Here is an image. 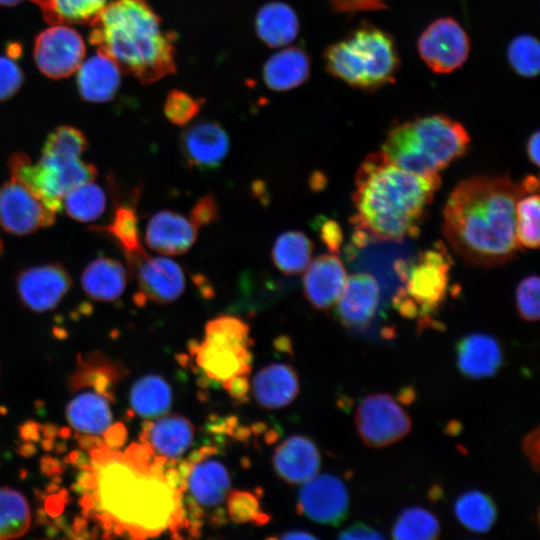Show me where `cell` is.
Here are the masks:
<instances>
[{"label": "cell", "mask_w": 540, "mask_h": 540, "mask_svg": "<svg viewBox=\"0 0 540 540\" xmlns=\"http://www.w3.org/2000/svg\"><path fill=\"white\" fill-rule=\"evenodd\" d=\"M417 48L421 59L433 72L447 74L465 63L470 41L455 19L444 17L427 26L418 39Z\"/></svg>", "instance_id": "13"}, {"label": "cell", "mask_w": 540, "mask_h": 540, "mask_svg": "<svg viewBox=\"0 0 540 540\" xmlns=\"http://www.w3.org/2000/svg\"><path fill=\"white\" fill-rule=\"evenodd\" d=\"M527 193L509 174L477 175L461 180L443 209V234L464 261L478 266L502 265L521 251L515 209Z\"/></svg>", "instance_id": "2"}, {"label": "cell", "mask_w": 540, "mask_h": 540, "mask_svg": "<svg viewBox=\"0 0 540 540\" xmlns=\"http://www.w3.org/2000/svg\"><path fill=\"white\" fill-rule=\"evenodd\" d=\"M249 326L239 317L221 315L207 322L203 340L190 346L195 362L212 382L225 383L236 376H248L252 355Z\"/></svg>", "instance_id": "8"}, {"label": "cell", "mask_w": 540, "mask_h": 540, "mask_svg": "<svg viewBox=\"0 0 540 540\" xmlns=\"http://www.w3.org/2000/svg\"><path fill=\"white\" fill-rule=\"evenodd\" d=\"M510 66L522 76L532 78L538 75L540 67V47L538 40L531 35L515 37L507 49Z\"/></svg>", "instance_id": "40"}, {"label": "cell", "mask_w": 540, "mask_h": 540, "mask_svg": "<svg viewBox=\"0 0 540 540\" xmlns=\"http://www.w3.org/2000/svg\"><path fill=\"white\" fill-rule=\"evenodd\" d=\"M440 532L436 514L424 507H409L396 518L391 535L397 540H434Z\"/></svg>", "instance_id": "37"}, {"label": "cell", "mask_w": 540, "mask_h": 540, "mask_svg": "<svg viewBox=\"0 0 540 540\" xmlns=\"http://www.w3.org/2000/svg\"><path fill=\"white\" fill-rule=\"evenodd\" d=\"M539 277L535 274L522 279L516 288V308L526 321L539 319Z\"/></svg>", "instance_id": "44"}, {"label": "cell", "mask_w": 540, "mask_h": 540, "mask_svg": "<svg viewBox=\"0 0 540 540\" xmlns=\"http://www.w3.org/2000/svg\"><path fill=\"white\" fill-rule=\"evenodd\" d=\"M219 217V205L212 193L200 197L190 212V221L197 227L207 226Z\"/></svg>", "instance_id": "46"}, {"label": "cell", "mask_w": 540, "mask_h": 540, "mask_svg": "<svg viewBox=\"0 0 540 540\" xmlns=\"http://www.w3.org/2000/svg\"><path fill=\"white\" fill-rule=\"evenodd\" d=\"M346 279L345 267L335 253L320 255L304 271V295L315 309L327 310L335 305Z\"/></svg>", "instance_id": "20"}, {"label": "cell", "mask_w": 540, "mask_h": 540, "mask_svg": "<svg viewBox=\"0 0 540 540\" xmlns=\"http://www.w3.org/2000/svg\"><path fill=\"white\" fill-rule=\"evenodd\" d=\"M144 443L124 453L106 448L92 453L85 477L88 506L103 527L132 538L172 535L187 528L178 468Z\"/></svg>", "instance_id": "1"}, {"label": "cell", "mask_w": 540, "mask_h": 540, "mask_svg": "<svg viewBox=\"0 0 540 540\" xmlns=\"http://www.w3.org/2000/svg\"><path fill=\"white\" fill-rule=\"evenodd\" d=\"M127 268L118 260L99 256L81 274V286L93 300L110 302L118 299L127 284Z\"/></svg>", "instance_id": "28"}, {"label": "cell", "mask_w": 540, "mask_h": 540, "mask_svg": "<svg viewBox=\"0 0 540 540\" xmlns=\"http://www.w3.org/2000/svg\"><path fill=\"white\" fill-rule=\"evenodd\" d=\"M77 71V90L85 101H110L120 87L121 70L113 60L101 53L82 62Z\"/></svg>", "instance_id": "25"}, {"label": "cell", "mask_w": 540, "mask_h": 540, "mask_svg": "<svg viewBox=\"0 0 540 540\" xmlns=\"http://www.w3.org/2000/svg\"><path fill=\"white\" fill-rule=\"evenodd\" d=\"M89 24V42L97 52L142 84L175 73V36L163 30L147 0H112Z\"/></svg>", "instance_id": "4"}, {"label": "cell", "mask_w": 540, "mask_h": 540, "mask_svg": "<svg viewBox=\"0 0 540 540\" xmlns=\"http://www.w3.org/2000/svg\"><path fill=\"white\" fill-rule=\"evenodd\" d=\"M228 394L239 401H244L249 391L248 376H236L222 384Z\"/></svg>", "instance_id": "51"}, {"label": "cell", "mask_w": 540, "mask_h": 540, "mask_svg": "<svg viewBox=\"0 0 540 540\" xmlns=\"http://www.w3.org/2000/svg\"><path fill=\"white\" fill-rule=\"evenodd\" d=\"M82 36L73 28L56 24L41 31L34 40L33 57L40 72L51 79L71 76L85 57Z\"/></svg>", "instance_id": "12"}, {"label": "cell", "mask_w": 540, "mask_h": 540, "mask_svg": "<svg viewBox=\"0 0 540 540\" xmlns=\"http://www.w3.org/2000/svg\"><path fill=\"white\" fill-rule=\"evenodd\" d=\"M181 153L189 167L213 170L229 151L226 131L216 122L199 121L186 128L180 138Z\"/></svg>", "instance_id": "19"}, {"label": "cell", "mask_w": 540, "mask_h": 540, "mask_svg": "<svg viewBox=\"0 0 540 540\" xmlns=\"http://www.w3.org/2000/svg\"><path fill=\"white\" fill-rule=\"evenodd\" d=\"M274 468L285 481L301 484L314 477L321 464L319 450L308 437L295 435L287 438L275 450Z\"/></svg>", "instance_id": "23"}, {"label": "cell", "mask_w": 540, "mask_h": 540, "mask_svg": "<svg viewBox=\"0 0 540 540\" xmlns=\"http://www.w3.org/2000/svg\"><path fill=\"white\" fill-rule=\"evenodd\" d=\"M72 286L67 269L58 262L21 270L15 278L19 300L34 312L55 308Z\"/></svg>", "instance_id": "15"}, {"label": "cell", "mask_w": 540, "mask_h": 540, "mask_svg": "<svg viewBox=\"0 0 540 540\" xmlns=\"http://www.w3.org/2000/svg\"><path fill=\"white\" fill-rule=\"evenodd\" d=\"M355 422L363 442L381 448L403 439L411 430V419L387 393H375L359 404Z\"/></svg>", "instance_id": "11"}, {"label": "cell", "mask_w": 540, "mask_h": 540, "mask_svg": "<svg viewBox=\"0 0 540 540\" xmlns=\"http://www.w3.org/2000/svg\"><path fill=\"white\" fill-rule=\"evenodd\" d=\"M55 212L27 186L10 177L0 186V227L24 236L54 224Z\"/></svg>", "instance_id": "14"}, {"label": "cell", "mask_w": 540, "mask_h": 540, "mask_svg": "<svg viewBox=\"0 0 540 540\" xmlns=\"http://www.w3.org/2000/svg\"><path fill=\"white\" fill-rule=\"evenodd\" d=\"M279 538L282 539V540H284V539H288V540H293V539H315L316 536L311 534V533H308L307 531L294 530V531H289L287 533L282 534Z\"/></svg>", "instance_id": "53"}, {"label": "cell", "mask_w": 540, "mask_h": 540, "mask_svg": "<svg viewBox=\"0 0 540 540\" xmlns=\"http://www.w3.org/2000/svg\"><path fill=\"white\" fill-rule=\"evenodd\" d=\"M194 438L191 422L177 414L149 421L143 429L141 440L152 452L165 460L182 456Z\"/></svg>", "instance_id": "24"}, {"label": "cell", "mask_w": 540, "mask_h": 540, "mask_svg": "<svg viewBox=\"0 0 540 540\" xmlns=\"http://www.w3.org/2000/svg\"><path fill=\"white\" fill-rule=\"evenodd\" d=\"M470 137L462 124L433 114L391 127L381 151L398 167L422 176H439L468 150Z\"/></svg>", "instance_id": "5"}, {"label": "cell", "mask_w": 540, "mask_h": 540, "mask_svg": "<svg viewBox=\"0 0 540 540\" xmlns=\"http://www.w3.org/2000/svg\"><path fill=\"white\" fill-rule=\"evenodd\" d=\"M10 177L31 189L55 213L61 211L64 196L76 186L92 181L97 170L80 157L43 155L32 163L28 155L14 153L8 160Z\"/></svg>", "instance_id": "9"}, {"label": "cell", "mask_w": 540, "mask_h": 540, "mask_svg": "<svg viewBox=\"0 0 540 540\" xmlns=\"http://www.w3.org/2000/svg\"><path fill=\"white\" fill-rule=\"evenodd\" d=\"M539 142H540L539 132L536 131L530 135L527 145H526L527 156L530 162L534 164L535 166H539V157H540Z\"/></svg>", "instance_id": "52"}, {"label": "cell", "mask_w": 540, "mask_h": 540, "mask_svg": "<svg viewBox=\"0 0 540 540\" xmlns=\"http://www.w3.org/2000/svg\"><path fill=\"white\" fill-rule=\"evenodd\" d=\"M259 38L270 47L291 43L299 31L298 18L285 3L271 2L260 8L255 20Z\"/></svg>", "instance_id": "31"}, {"label": "cell", "mask_w": 540, "mask_h": 540, "mask_svg": "<svg viewBox=\"0 0 540 540\" xmlns=\"http://www.w3.org/2000/svg\"><path fill=\"white\" fill-rule=\"evenodd\" d=\"M138 291L135 300L142 304L152 301L168 304L177 300L185 290L186 279L181 266L162 256L146 255L134 267Z\"/></svg>", "instance_id": "17"}, {"label": "cell", "mask_w": 540, "mask_h": 540, "mask_svg": "<svg viewBox=\"0 0 540 540\" xmlns=\"http://www.w3.org/2000/svg\"><path fill=\"white\" fill-rule=\"evenodd\" d=\"M23 0H0V6H14L22 2Z\"/></svg>", "instance_id": "54"}, {"label": "cell", "mask_w": 540, "mask_h": 540, "mask_svg": "<svg viewBox=\"0 0 540 540\" xmlns=\"http://www.w3.org/2000/svg\"><path fill=\"white\" fill-rule=\"evenodd\" d=\"M339 539L342 540H351V539H384V535H382L378 530L374 529L373 527L361 523L356 522L353 523L351 526L345 528L341 533L338 535Z\"/></svg>", "instance_id": "49"}, {"label": "cell", "mask_w": 540, "mask_h": 540, "mask_svg": "<svg viewBox=\"0 0 540 540\" xmlns=\"http://www.w3.org/2000/svg\"><path fill=\"white\" fill-rule=\"evenodd\" d=\"M522 196L515 209L516 237L521 246L535 249L539 246V195Z\"/></svg>", "instance_id": "39"}, {"label": "cell", "mask_w": 540, "mask_h": 540, "mask_svg": "<svg viewBox=\"0 0 540 540\" xmlns=\"http://www.w3.org/2000/svg\"><path fill=\"white\" fill-rule=\"evenodd\" d=\"M312 241L301 231L291 230L280 234L271 250L274 266L291 276L303 273L311 262Z\"/></svg>", "instance_id": "32"}, {"label": "cell", "mask_w": 540, "mask_h": 540, "mask_svg": "<svg viewBox=\"0 0 540 540\" xmlns=\"http://www.w3.org/2000/svg\"><path fill=\"white\" fill-rule=\"evenodd\" d=\"M456 363L461 374L470 379L494 376L504 363L499 341L486 333H471L456 344Z\"/></svg>", "instance_id": "22"}, {"label": "cell", "mask_w": 540, "mask_h": 540, "mask_svg": "<svg viewBox=\"0 0 540 540\" xmlns=\"http://www.w3.org/2000/svg\"><path fill=\"white\" fill-rule=\"evenodd\" d=\"M227 509L230 518L239 524L248 522L264 524L268 521L267 514L260 509L258 498L249 491L236 490L229 492Z\"/></svg>", "instance_id": "42"}, {"label": "cell", "mask_w": 540, "mask_h": 540, "mask_svg": "<svg viewBox=\"0 0 540 540\" xmlns=\"http://www.w3.org/2000/svg\"><path fill=\"white\" fill-rule=\"evenodd\" d=\"M310 61L300 48L289 47L272 55L263 67L265 84L274 91H287L309 77Z\"/></svg>", "instance_id": "29"}, {"label": "cell", "mask_w": 540, "mask_h": 540, "mask_svg": "<svg viewBox=\"0 0 540 540\" xmlns=\"http://www.w3.org/2000/svg\"><path fill=\"white\" fill-rule=\"evenodd\" d=\"M252 391L263 407L276 409L290 404L299 391L298 377L286 364H271L254 377Z\"/></svg>", "instance_id": "27"}, {"label": "cell", "mask_w": 540, "mask_h": 540, "mask_svg": "<svg viewBox=\"0 0 540 540\" xmlns=\"http://www.w3.org/2000/svg\"><path fill=\"white\" fill-rule=\"evenodd\" d=\"M539 438V427L537 426L529 431L522 440L523 452L535 471H538L539 468Z\"/></svg>", "instance_id": "50"}, {"label": "cell", "mask_w": 540, "mask_h": 540, "mask_svg": "<svg viewBox=\"0 0 540 540\" xmlns=\"http://www.w3.org/2000/svg\"><path fill=\"white\" fill-rule=\"evenodd\" d=\"M3 250H4V244H3V241L0 239V256L3 253Z\"/></svg>", "instance_id": "55"}, {"label": "cell", "mask_w": 540, "mask_h": 540, "mask_svg": "<svg viewBox=\"0 0 540 540\" xmlns=\"http://www.w3.org/2000/svg\"><path fill=\"white\" fill-rule=\"evenodd\" d=\"M202 100H198L181 90H172L168 93L164 114L175 125L189 123L200 111Z\"/></svg>", "instance_id": "43"}, {"label": "cell", "mask_w": 540, "mask_h": 540, "mask_svg": "<svg viewBox=\"0 0 540 540\" xmlns=\"http://www.w3.org/2000/svg\"><path fill=\"white\" fill-rule=\"evenodd\" d=\"M107 204L103 188L92 181L70 190L63 198L62 207L67 215L79 222H92L105 212Z\"/></svg>", "instance_id": "36"}, {"label": "cell", "mask_w": 540, "mask_h": 540, "mask_svg": "<svg viewBox=\"0 0 540 540\" xmlns=\"http://www.w3.org/2000/svg\"><path fill=\"white\" fill-rule=\"evenodd\" d=\"M327 71L346 84L365 91L394 82L400 59L393 38L364 23L324 52Z\"/></svg>", "instance_id": "6"}, {"label": "cell", "mask_w": 540, "mask_h": 540, "mask_svg": "<svg viewBox=\"0 0 540 540\" xmlns=\"http://www.w3.org/2000/svg\"><path fill=\"white\" fill-rule=\"evenodd\" d=\"M299 512L320 524L337 526L349 511V493L343 481L332 474L304 482L298 497Z\"/></svg>", "instance_id": "16"}, {"label": "cell", "mask_w": 540, "mask_h": 540, "mask_svg": "<svg viewBox=\"0 0 540 540\" xmlns=\"http://www.w3.org/2000/svg\"><path fill=\"white\" fill-rule=\"evenodd\" d=\"M197 239V227L182 214L161 210L149 220L145 231L147 246L160 254L177 256L188 252Z\"/></svg>", "instance_id": "21"}, {"label": "cell", "mask_w": 540, "mask_h": 540, "mask_svg": "<svg viewBox=\"0 0 540 540\" xmlns=\"http://www.w3.org/2000/svg\"><path fill=\"white\" fill-rule=\"evenodd\" d=\"M451 263L442 243L413 259L397 260L394 269L402 286L393 296L394 308L405 318L417 319L421 328L435 326L433 316L446 298Z\"/></svg>", "instance_id": "7"}, {"label": "cell", "mask_w": 540, "mask_h": 540, "mask_svg": "<svg viewBox=\"0 0 540 540\" xmlns=\"http://www.w3.org/2000/svg\"><path fill=\"white\" fill-rule=\"evenodd\" d=\"M214 447H203L191 458L179 465L181 476L183 507L187 529L194 536L202 526L203 509H216L227 498L230 490V476L225 465L210 458Z\"/></svg>", "instance_id": "10"}, {"label": "cell", "mask_w": 540, "mask_h": 540, "mask_svg": "<svg viewBox=\"0 0 540 540\" xmlns=\"http://www.w3.org/2000/svg\"><path fill=\"white\" fill-rule=\"evenodd\" d=\"M322 243L330 253H338L343 243V232L339 223L333 219H325L319 226Z\"/></svg>", "instance_id": "48"}, {"label": "cell", "mask_w": 540, "mask_h": 540, "mask_svg": "<svg viewBox=\"0 0 540 540\" xmlns=\"http://www.w3.org/2000/svg\"><path fill=\"white\" fill-rule=\"evenodd\" d=\"M67 419L81 433L102 434L110 428L112 422L109 402L100 392L80 393L69 402Z\"/></svg>", "instance_id": "30"}, {"label": "cell", "mask_w": 540, "mask_h": 540, "mask_svg": "<svg viewBox=\"0 0 540 540\" xmlns=\"http://www.w3.org/2000/svg\"><path fill=\"white\" fill-rule=\"evenodd\" d=\"M90 230L107 236L116 244L126 259L130 274L135 265L147 255L141 244L138 215L134 204H117L108 223L94 225Z\"/></svg>", "instance_id": "26"}, {"label": "cell", "mask_w": 540, "mask_h": 540, "mask_svg": "<svg viewBox=\"0 0 540 540\" xmlns=\"http://www.w3.org/2000/svg\"><path fill=\"white\" fill-rule=\"evenodd\" d=\"M171 387L158 375H147L137 380L130 392L132 410L143 418L161 416L170 408Z\"/></svg>", "instance_id": "34"}, {"label": "cell", "mask_w": 540, "mask_h": 540, "mask_svg": "<svg viewBox=\"0 0 540 540\" xmlns=\"http://www.w3.org/2000/svg\"><path fill=\"white\" fill-rule=\"evenodd\" d=\"M42 12L44 20L56 24H89L107 0H31Z\"/></svg>", "instance_id": "35"}, {"label": "cell", "mask_w": 540, "mask_h": 540, "mask_svg": "<svg viewBox=\"0 0 540 540\" xmlns=\"http://www.w3.org/2000/svg\"><path fill=\"white\" fill-rule=\"evenodd\" d=\"M88 148V141L84 133L70 125H61L55 128L46 138L43 155L62 157H81Z\"/></svg>", "instance_id": "41"}, {"label": "cell", "mask_w": 540, "mask_h": 540, "mask_svg": "<svg viewBox=\"0 0 540 540\" xmlns=\"http://www.w3.org/2000/svg\"><path fill=\"white\" fill-rule=\"evenodd\" d=\"M23 82L24 73L15 60L9 56H0V102L14 96Z\"/></svg>", "instance_id": "45"}, {"label": "cell", "mask_w": 540, "mask_h": 540, "mask_svg": "<svg viewBox=\"0 0 540 540\" xmlns=\"http://www.w3.org/2000/svg\"><path fill=\"white\" fill-rule=\"evenodd\" d=\"M380 288L376 278L367 272L347 276L343 290L335 303L339 322L354 330L368 328L378 309Z\"/></svg>", "instance_id": "18"}, {"label": "cell", "mask_w": 540, "mask_h": 540, "mask_svg": "<svg viewBox=\"0 0 540 540\" xmlns=\"http://www.w3.org/2000/svg\"><path fill=\"white\" fill-rule=\"evenodd\" d=\"M440 176H422L393 164L383 151L366 156L355 177L352 244L401 242L415 237L440 187Z\"/></svg>", "instance_id": "3"}, {"label": "cell", "mask_w": 540, "mask_h": 540, "mask_svg": "<svg viewBox=\"0 0 540 540\" xmlns=\"http://www.w3.org/2000/svg\"><path fill=\"white\" fill-rule=\"evenodd\" d=\"M30 526V509L26 498L16 490L0 488V539L18 538Z\"/></svg>", "instance_id": "38"}, {"label": "cell", "mask_w": 540, "mask_h": 540, "mask_svg": "<svg viewBox=\"0 0 540 540\" xmlns=\"http://www.w3.org/2000/svg\"><path fill=\"white\" fill-rule=\"evenodd\" d=\"M453 511L463 527L476 533L488 532L498 516L494 500L479 490H469L462 493L456 499Z\"/></svg>", "instance_id": "33"}, {"label": "cell", "mask_w": 540, "mask_h": 540, "mask_svg": "<svg viewBox=\"0 0 540 540\" xmlns=\"http://www.w3.org/2000/svg\"><path fill=\"white\" fill-rule=\"evenodd\" d=\"M335 11L346 14L379 11L387 8L384 0H331Z\"/></svg>", "instance_id": "47"}]
</instances>
